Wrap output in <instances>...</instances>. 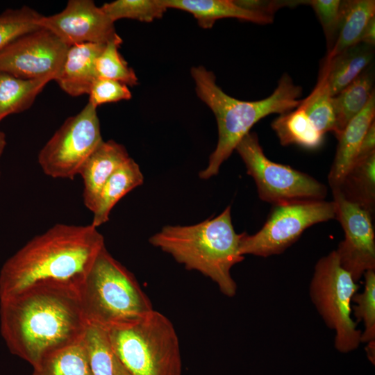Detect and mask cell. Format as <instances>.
I'll use <instances>...</instances> for the list:
<instances>
[{"mask_svg": "<svg viewBox=\"0 0 375 375\" xmlns=\"http://www.w3.org/2000/svg\"><path fill=\"white\" fill-rule=\"evenodd\" d=\"M105 247L103 235L92 224L51 226L31 238L3 263L0 301L42 286L78 292Z\"/></svg>", "mask_w": 375, "mask_h": 375, "instance_id": "1", "label": "cell"}, {"mask_svg": "<svg viewBox=\"0 0 375 375\" xmlns=\"http://www.w3.org/2000/svg\"><path fill=\"white\" fill-rule=\"evenodd\" d=\"M78 292L42 286L0 301V328L10 351L35 367L79 341L88 326Z\"/></svg>", "mask_w": 375, "mask_h": 375, "instance_id": "2", "label": "cell"}, {"mask_svg": "<svg viewBox=\"0 0 375 375\" xmlns=\"http://www.w3.org/2000/svg\"><path fill=\"white\" fill-rule=\"evenodd\" d=\"M196 92L214 113L218 127V141L206 169L199 176L208 179L216 176L222 163L235 149L252 126L273 113L282 114L301 103V87L294 84L287 74L281 76L273 92L267 97L253 101H241L226 94L216 83L215 74L203 66L191 69Z\"/></svg>", "mask_w": 375, "mask_h": 375, "instance_id": "3", "label": "cell"}, {"mask_svg": "<svg viewBox=\"0 0 375 375\" xmlns=\"http://www.w3.org/2000/svg\"><path fill=\"white\" fill-rule=\"evenodd\" d=\"M240 240L228 206L218 216L197 224L165 226L149 242L187 269L210 278L224 295L231 297L236 293L237 285L231 269L244 258L240 251Z\"/></svg>", "mask_w": 375, "mask_h": 375, "instance_id": "4", "label": "cell"}, {"mask_svg": "<svg viewBox=\"0 0 375 375\" xmlns=\"http://www.w3.org/2000/svg\"><path fill=\"white\" fill-rule=\"evenodd\" d=\"M89 324L107 331L132 324L153 310L133 274L105 247L78 290Z\"/></svg>", "mask_w": 375, "mask_h": 375, "instance_id": "5", "label": "cell"}, {"mask_svg": "<svg viewBox=\"0 0 375 375\" xmlns=\"http://www.w3.org/2000/svg\"><path fill=\"white\" fill-rule=\"evenodd\" d=\"M108 331L114 355L129 375H181L178 335L161 312L153 310L132 324Z\"/></svg>", "mask_w": 375, "mask_h": 375, "instance_id": "6", "label": "cell"}, {"mask_svg": "<svg viewBox=\"0 0 375 375\" xmlns=\"http://www.w3.org/2000/svg\"><path fill=\"white\" fill-rule=\"evenodd\" d=\"M358 285L341 265L335 251L321 258L310 287L312 301L326 326L335 331V347L342 353L356 349L361 332L351 317V301Z\"/></svg>", "mask_w": 375, "mask_h": 375, "instance_id": "7", "label": "cell"}, {"mask_svg": "<svg viewBox=\"0 0 375 375\" xmlns=\"http://www.w3.org/2000/svg\"><path fill=\"white\" fill-rule=\"evenodd\" d=\"M235 150L244 162L247 174L253 178L261 200L276 206L322 201L326 197V186L311 176L270 160L256 133H247Z\"/></svg>", "mask_w": 375, "mask_h": 375, "instance_id": "8", "label": "cell"}, {"mask_svg": "<svg viewBox=\"0 0 375 375\" xmlns=\"http://www.w3.org/2000/svg\"><path fill=\"white\" fill-rule=\"evenodd\" d=\"M335 219L333 201H310L274 206L263 226L255 234L240 233V251L268 257L280 254L311 226Z\"/></svg>", "mask_w": 375, "mask_h": 375, "instance_id": "9", "label": "cell"}, {"mask_svg": "<svg viewBox=\"0 0 375 375\" xmlns=\"http://www.w3.org/2000/svg\"><path fill=\"white\" fill-rule=\"evenodd\" d=\"M103 141L97 108L88 102L67 119L41 149L39 165L51 178L73 179Z\"/></svg>", "mask_w": 375, "mask_h": 375, "instance_id": "10", "label": "cell"}, {"mask_svg": "<svg viewBox=\"0 0 375 375\" xmlns=\"http://www.w3.org/2000/svg\"><path fill=\"white\" fill-rule=\"evenodd\" d=\"M69 46L40 28L13 40L0 51V72L17 78H51L59 74Z\"/></svg>", "mask_w": 375, "mask_h": 375, "instance_id": "11", "label": "cell"}, {"mask_svg": "<svg viewBox=\"0 0 375 375\" xmlns=\"http://www.w3.org/2000/svg\"><path fill=\"white\" fill-rule=\"evenodd\" d=\"M335 219L344 233L335 251L340 265L357 282L368 270L375 269V235L372 213L347 200L339 188L332 190Z\"/></svg>", "mask_w": 375, "mask_h": 375, "instance_id": "12", "label": "cell"}, {"mask_svg": "<svg viewBox=\"0 0 375 375\" xmlns=\"http://www.w3.org/2000/svg\"><path fill=\"white\" fill-rule=\"evenodd\" d=\"M40 28L48 30L67 46L107 44L122 40L114 22L91 0H70L60 12L42 15Z\"/></svg>", "mask_w": 375, "mask_h": 375, "instance_id": "13", "label": "cell"}, {"mask_svg": "<svg viewBox=\"0 0 375 375\" xmlns=\"http://www.w3.org/2000/svg\"><path fill=\"white\" fill-rule=\"evenodd\" d=\"M130 157L126 148L113 140L103 141L82 166L83 203L92 212L100 192L114 172Z\"/></svg>", "mask_w": 375, "mask_h": 375, "instance_id": "14", "label": "cell"}, {"mask_svg": "<svg viewBox=\"0 0 375 375\" xmlns=\"http://www.w3.org/2000/svg\"><path fill=\"white\" fill-rule=\"evenodd\" d=\"M375 92L365 107L339 133L335 156L328 175L331 189L339 188L353 165L358 149L368 128L374 122Z\"/></svg>", "mask_w": 375, "mask_h": 375, "instance_id": "15", "label": "cell"}, {"mask_svg": "<svg viewBox=\"0 0 375 375\" xmlns=\"http://www.w3.org/2000/svg\"><path fill=\"white\" fill-rule=\"evenodd\" d=\"M105 45L86 43L69 47L54 80L64 92L72 97L89 94L97 78L96 60Z\"/></svg>", "mask_w": 375, "mask_h": 375, "instance_id": "16", "label": "cell"}, {"mask_svg": "<svg viewBox=\"0 0 375 375\" xmlns=\"http://www.w3.org/2000/svg\"><path fill=\"white\" fill-rule=\"evenodd\" d=\"M167 8H175L191 13L200 26L210 28L215 21L234 17L260 24L273 22V17L247 10L232 0H162Z\"/></svg>", "mask_w": 375, "mask_h": 375, "instance_id": "17", "label": "cell"}, {"mask_svg": "<svg viewBox=\"0 0 375 375\" xmlns=\"http://www.w3.org/2000/svg\"><path fill=\"white\" fill-rule=\"evenodd\" d=\"M143 182L144 176L138 164L129 158L114 172L103 186L92 212L91 224L97 228L107 222L117 203Z\"/></svg>", "mask_w": 375, "mask_h": 375, "instance_id": "18", "label": "cell"}, {"mask_svg": "<svg viewBox=\"0 0 375 375\" xmlns=\"http://www.w3.org/2000/svg\"><path fill=\"white\" fill-rule=\"evenodd\" d=\"M374 17V0L342 1L337 38L326 57L332 58L360 43L367 25Z\"/></svg>", "mask_w": 375, "mask_h": 375, "instance_id": "19", "label": "cell"}, {"mask_svg": "<svg viewBox=\"0 0 375 375\" xmlns=\"http://www.w3.org/2000/svg\"><path fill=\"white\" fill-rule=\"evenodd\" d=\"M374 47L360 42L328 61L327 81L333 97L356 79L371 63Z\"/></svg>", "mask_w": 375, "mask_h": 375, "instance_id": "20", "label": "cell"}, {"mask_svg": "<svg viewBox=\"0 0 375 375\" xmlns=\"http://www.w3.org/2000/svg\"><path fill=\"white\" fill-rule=\"evenodd\" d=\"M272 128L284 146L296 144L308 149H316L324 142V135L313 125L300 104L279 115L272 122Z\"/></svg>", "mask_w": 375, "mask_h": 375, "instance_id": "21", "label": "cell"}, {"mask_svg": "<svg viewBox=\"0 0 375 375\" xmlns=\"http://www.w3.org/2000/svg\"><path fill=\"white\" fill-rule=\"evenodd\" d=\"M374 77L372 68L367 67L342 91L333 97L336 120V131L334 133L335 136L368 103L374 92Z\"/></svg>", "mask_w": 375, "mask_h": 375, "instance_id": "22", "label": "cell"}, {"mask_svg": "<svg viewBox=\"0 0 375 375\" xmlns=\"http://www.w3.org/2000/svg\"><path fill=\"white\" fill-rule=\"evenodd\" d=\"M51 78L24 79L0 72V122L28 109Z\"/></svg>", "mask_w": 375, "mask_h": 375, "instance_id": "23", "label": "cell"}, {"mask_svg": "<svg viewBox=\"0 0 375 375\" xmlns=\"http://www.w3.org/2000/svg\"><path fill=\"white\" fill-rule=\"evenodd\" d=\"M339 189L347 200L372 214L375 205V152L353 163Z\"/></svg>", "mask_w": 375, "mask_h": 375, "instance_id": "24", "label": "cell"}, {"mask_svg": "<svg viewBox=\"0 0 375 375\" xmlns=\"http://www.w3.org/2000/svg\"><path fill=\"white\" fill-rule=\"evenodd\" d=\"M328 67V61L325 58L315 87L300 103L313 125L323 135L336 131L333 96L327 81Z\"/></svg>", "mask_w": 375, "mask_h": 375, "instance_id": "25", "label": "cell"}, {"mask_svg": "<svg viewBox=\"0 0 375 375\" xmlns=\"http://www.w3.org/2000/svg\"><path fill=\"white\" fill-rule=\"evenodd\" d=\"M31 375H93L83 338L44 358Z\"/></svg>", "mask_w": 375, "mask_h": 375, "instance_id": "26", "label": "cell"}, {"mask_svg": "<svg viewBox=\"0 0 375 375\" xmlns=\"http://www.w3.org/2000/svg\"><path fill=\"white\" fill-rule=\"evenodd\" d=\"M83 340L93 375H113L114 353L108 331L88 324Z\"/></svg>", "mask_w": 375, "mask_h": 375, "instance_id": "27", "label": "cell"}, {"mask_svg": "<svg viewBox=\"0 0 375 375\" xmlns=\"http://www.w3.org/2000/svg\"><path fill=\"white\" fill-rule=\"evenodd\" d=\"M101 8L112 22L123 18L150 22L162 17L167 9L162 0H117Z\"/></svg>", "mask_w": 375, "mask_h": 375, "instance_id": "28", "label": "cell"}, {"mask_svg": "<svg viewBox=\"0 0 375 375\" xmlns=\"http://www.w3.org/2000/svg\"><path fill=\"white\" fill-rule=\"evenodd\" d=\"M122 40L106 44L96 60L97 78L119 81L126 85H138V79L132 68L119 52Z\"/></svg>", "mask_w": 375, "mask_h": 375, "instance_id": "29", "label": "cell"}, {"mask_svg": "<svg viewBox=\"0 0 375 375\" xmlns=\"http://www.w3.org/2000/svg\"><path fill=\"white\" fill-rule=\"evenodd\" d=\"M41 16L27 6L0 14V51L19 37L40 28L38 21Z\"/></svg>", "mask_w": 375, "mask_h": 375, "instance_id": "30", "label": "cell"}, {"mask_svg": "<svg viewBox=\"0 0 375 375\" xmlns=\"http://www.w3.org/2000/svg\"><path fill=\"white\" fill-rule=\"evenodd\" d=\"M365 288L362 293H356L352 301L356 303L351 310L357 321H362L365 329L361 333V342L375 340V272L368 270L365 274Z\"/></svg>", "mask_w": 375, "mask_h": 375, "instance_id": "31", "label": "cell"}, {"mask_svg": "<svg viewBox=\"0 0 375 375\" xmlns=\"http://www.w3.org/2000/svg\"><path fill=\"white\" fill-rule=\"evenodd\" d=\"M341 1L340 0H311L307 3L312 6L321 23L327 41L328 52L333 47L337 38Z\"/></svg>", "mask_w": 375, "mask_h": 375, "instance_id": "32", "label": "cell"}, {"mask_svg": "<svg viewBox=\"0 0 375 375\" xmlns=\"http://www.w3.org/2000/svg\"><path fill=\"white\" fill-rule=\"evenodd\" d=\"M89 103L94 107L107 103L127 100L131 93L126 85L119 81L97 78L89 92Z\"/></svg>", "mask_w": 375, "mask_h": 375, "instance_id": "33", "label": "cell"}, {"mask_svg": "<svg viewBox=\"0 0 375 375\" xmlns=\"http://www.w3.org/2000/svg\"><path fill=\"white\" fill-rule=\"evenodd\" d=\"M235 3L247 10L273 17L274 12L283 6H292L301 3V1H258L241 0Z\"/></svg>", "mask_w": 375, "mask_h": 375, "instance_id": "34", "label": "cell"}, {"mask_svg": "<svg viewBox=\"0 0 375 375\" xmlns=\"http://www.w3.org/2000/svg\"><path fill=\"white\" fill-rule=\"evenodd\" d=\"M373 152H375V121L371 124L364 136L355 162L369 156Z\"/></svg>", "mask_w": 375, "mask_h": 375, "instance_id": "35", "label": "cell"}, {"mask_svg": "<svg viewBox=\"0 0 375 375\" xmlns=\"http://www.w3.org/2000/svg\"><path fill=\"white\" fill-rule=\"evenodd\" d=\"M360 42L374 47L375 44V17L367 25Z\"/></svg>", "mask_w": 375, "mask_h": 375, "instance_id": "36", "label": "cell"}, {"mask_svg": "<svg viewBox=\"0 0 375 375\" xmlns=\"http://www.w3.org/2000/svg\"><path fill=\"white\" fill-rule=\"evenodd\" d=\"M113 375H129L114 355Z\"/></svg>", "mask_w": 375, "mask_h": 375, "instance_id": "37", "label": "cell"}, {"mask_svg": "<svg viewBox=\"0 0 375 375\" xmlns=\"http://www.w3.org/2000/svg\"><path fill=\"white\" fill-rule=\"evenodd\" d=\"M374 341L369 342L367 349V353L369 360L374 364Z\"/></svg>", "mask_w": 375, "mask_h": 375, "instance_id": "38", "label": "cell"}, {"mask_svg": "<svg viewBox=\"0 0 375 375\" xmlns=\"http://www.w3.org/2000/svg\"><path fill=\"white\" fill-rule=\"evenodd\" d=\"M6 145V135L3 131H0V158L3 154ZM0 176H1V171H0Z\"/></svg>", "mask_w": 375, "mask_h": 375, "instance_id": "39", "label": "cell"}]
</instances>
